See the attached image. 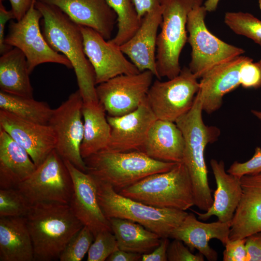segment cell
I'll return each mask as SVG.
<instances>
[{"label":"cell","instance_id":"1","mask_svg":"<svg viewBox=\"0 0 261 261\" xmlns=\"http://www.w3.org/2000/svg\"><path fill=\"white\" fill-rule=\"evenodd\" d=\"M35 7L43 15L42 32L48 44L71 63L83 102L98 101L94 71L84 52L79 26L54 5L36 0Z\"/></svg>","mask_w":261,"mask_h":261},{"label":"cell","instance_id":"2","mask_svg":"<svg viewBox=\"0 0 261 261\" xmlns=\"http://www.w3.org/2000/svg\"><path fill=\"white\" fill-rule=\"evenodd\" d=\"M203 111L202 100L197 93L190 109L175 123L184 139L182 162L187 167L191 180L194 205L205 212L212 205L213 198L208 183L204 151L207 145L217 140L220 130L215 126L204 124Z\"/></svg>","mask_w":261,"mask_h":261},{"label":"cell","instance_id":"3","mask_svg":"<svg viewBox=\"0 0 261 261\" xmlns=\"http://www.w3.org/2000/svg\"><path fill=\"white\" fill-rule=\"evenodd\" d=\"M24 217L32 242L34 261L59 260L69 241L84 226L68 204H33Z\"/></svg>","mask_w":261,"mask_h":261},{"label":"cell","instance_id":"4","mask_svg":"<svg viewBox=\"0 0 261 261\" xmlns=\"http://www.w3.org/2000/svg\"><path fill=\"white\" fill-rule=\"evenodd\" d=\"M87 173L116 192L156 173L168 171L177 162L153 159L141 151L102 150L85 159Z\"/></svg>","mask_w":261,"mask_h":261},{"label":"cell","instance_id":"5","mask_svg":"<svg viewBox=\"0 0 261 261\" xmlns=\"http://www.w3.org/2000/svg\"><path fill=\"white\" fill-rule=\"evenodd\" d=\"M121 195L153 207L183 211L194 205L190 177L183 162L121 190Z\"/></svg>","mask_w":261,"mask_h":261},{"label":"cell","instance_id":"6","mask_svg":"<svg viewBox=\"0 0 261 261\" xmlns=\"http://www.w3.org/2000/svg\"><path fill=\"white\" fill-rule=\"evenodd\" d=\"M99 205L104 216L138 223L161 238L169 237L188 214L185 211L149 206L116 192L109 185L94 178Z\"/></svg>","mask_w":261,"mask_h":261},{"label":"cell","instance_id":"7","mask_svg":"<svg viewBox=\"0 0 261 261\" xmlns=\"http://www.w3.org/2000/svg\"><path fill=\"white\" fill-rule=\"evenodd\" d=\"M203 0H160L162 10L161 30L156 44L159 79H172L181 72L179 57L188 41L187 22L189 12Z\"/></svg>","mask_w":261,"mask_h":261},{"label":"cell","instance_id":"8","mask_svg":"<svg viewBox=\"0 0 261 261\" xmlns=\"http://www.w3.org/2000/svg\"><path fill=\"white\" fill-rule=\"evenodd\" d=\"M207 12L203 5L195 6L187 18V42L191 47L188 68L198 79L215 66L245 53L244 49L225 43L209 30L205 23Z\"/></svg>","mask_w":261,"mask_h":261},{"label":"cell","instance_id":"9","mask_svg":"<svg viewBox=\"0 0 261 261\" xmlns=\"http://www.w3.org/2000/svg\"><path fill=\"white\" fill-rule=\"evenodd\" d=\"M16 188L31 205L40 203L69 204L73 184L64 160L54 149Z\"/></svg>","mask_w":261,"mask_h":261},{"label":"cell","instance_id":"10","mask_svg":"<svg viewBox=\"0 0 261 261\" xmlns=\"http://www.w3.org/2000/svg\"><path fill=\"white\" fill-rule=\"evenodd\" d=\"M36 0L21 20L11 21L5 44L17 48L24 53L30 73L36 66L44 63H58L72 69L67 58L53 49L45 40L40 28L43 15L35 7Z\"/></svg>","mask_w":261,"mask_h":261},{"label":"cell","instance_id":"11","mask_svg":"<svg viewBox=\"0 0 261 261\" xmlns=\"http://www.w3.org/2000/svg\"><path fill=\"white\" fill-rule=\"evenodd\" d=\"M197 77L184 67L175 77L162 82L156 80L146 95L147 102L158 119L175 122L191 108L199 90Z\"/></svg>","mask_w":261,"mask_h":261},{"label":"cell","instance_id":"12","mask_svg":"<svg viewBox=\"0 0 261 261\" xmlns=\"http://www.w3.org/2000/svg\"><path fill=\"white\" fill-rule=\"evenodd\" d=\"M83 104V98L78 89L53 110L48 125L56 134L55 149L58 154L64 160L69 161L79 170L87 173L80 153L84 136Z\"/></svg>","mask_w":261,"mask_h":261},{"label":"cell","instance_id":"13","mask_svg":"<svg viewBox=\"0 0 261 261\" xmlns=\"http://www.w3.org/2000/svg\"><path fill=\"white\" fill-rule=\"evenodd\" d=\"M154 74L149 70L121 74L97 85L98 101L108 115L120 116L135 109L146 98Z\"/></svg>","mask_w":261,"mask_h":261},{"label":"cell","instance_id":"14","mask_svg":"<svg viewBox=\"0 0 261 261\" xmlns=\"http://www.w3.org/2000/svg\"><path fill=\"white\" fill-rule=\"evenodd\" d=\"M79 26L83 36L84 52L94 69L96 85L119 75L140 72L126 58L119 46L106 41L91 28Z\"/></svg>","mask_w":261,"mask_h":261},{"label":"cell","instance_id":"15","mask_svg":"<svg viewBox=\"0 0 261 261\" xmlns=\"http://www.w3.org/2000/svg\"><path fill=\"white\" fill-rule=\"evenodd\" d=\"M111 136L105 149L115 152L141 151L149 130L158 119L146 97L134 111L120 116L107 115Z\"/></svg>","mask_w":261,"mask_h":261},{"label":"cell","instance_id":"16","mask_svg":"<svg viewBox=\"0 0 261 261\" xmlns=\"http://www.w3.org/2000/svg\"><path fill=\"white\" fill-rule=\"evenodd\" d=\"M73 184V191L69 205L82 224L90 229L94 237L99 232L111 231L110 222L99 205L94 177L64 160Z\"/></svg>","mask_w":261,"mask_h":261},{"label":"cell","instance_id":"17","mask_svg":"<svg viewBox=\"0 0 261 261\" xmlns=\"http://www.w3.org/2000/svg\"><path fill=\"white\" fill-rule=\"evenodd\" d=\"M0 129L25 149L36 167L55 149L56 134L49 125L27 121L0 110Z\"/></svg>","mask_w":261,"mask_h":261},{"label":"cell","instance_id":"18","mask_svg":"<svg viewBox=\"0 0 261 261\" xmlns=\"http://www.w3.org/2000/svg\"><path fill=\"white\" fill-rule=\"evenodd\" d=\"M248 57L242 55L213 67L202 77L197 92L203 111L210 114L218 110L227 93L240 85V69Z\"/></svg>","mask_w":261,"mask_h":261},{"label":"cell","instance_id":"19","mask_svg":"<svg viewBox=\"0 0 261 261\" xmlns=\"http://www.w3.org/2000/svg\"><path fill=\"white\" fill-rule=\"evenodd\" d=\"M240 181L242 196L231 221V240L261 232V172L244 175Z\"/></svg>","mask_w":261,"mask_h":261},{"label":"cell","instance_id":"20","mask_svg":"<svg viewBox=\"0 0 261 261\" xmlns=\"http://www.w3.org/2000/svg\"><path fill=\"white\" fill-rule=\"evenodd\" d=\"M231 221L205 223L198 220L193 213H188L172 232L170 238L182 241L191 250L196 249L207 260L216 261L218 253L209 242L212 239H217L225 246L230 240Z\"/></svg>","mask_w":261,"mask_h":261},{"label":"cell","instance_id":"21","mask_svg":"<svg viewBox=\"0 0 261 261\" xmlns=\"http://www.w3.org/2000/svg\"><path fill=\"white\" fill-rule=\"evenodd\" d=\"M58 8L74 23L91 28L110 40L117 19L105 0H38Z\"/></svg>","mask_w":261,"mask_h":261},{"label":"cell","instance_id":"22","mask_svg":"<svg viewBox=\"0 0 261 261\" xmlns=\"http://www.w3.org/2000/svg\"><path fill=\"white\" fill-rule=\"evenodd\" d=\"M162 21L161 7L147 13L142 18L140 27L134 35L119 46L140 72L149 70L157 79L156 44L157 31Z\"/></svg>","mask_w":261,"mask_h":261},{"label":"cell","instance_id":"23","mask_svg":"<svg viewBox=\"0 0 261 261\" xmlns=\"http://www.w3.org/2000/svg\"><path fill=\"white\" fill-rule=\"evenodd\" d=\"M210 164L217 185L213 203L205 213L195 212L202 220L215 216L221 222L232 221L242 196L240 178L226 172L222 160L211 159Z\"/></svg>","mask_w":261,"mask_h":261},{"label":"cell","instance_id":"24","mask_svg":"<svg viewBox=\"0 0 261 261\" xmlns=\"http://www.w3.org/2000/svg\"><path fill=\"white\" fill-rule=\"evenodd\" d=\"M185 142L176 123L157 119L152 125L141 152L162 161H183Z\"/></svg>","mask_w":261,"mask_h":261},{"label":"cell","instance_id":"25","mask_svg":"<svg viewBox=\"0 0 261 261\" xmlns=\"http://www.w3.org/2000/svg\"><path fill=\"white\" fill-rule=\"evenodd\" d=\"M36 168L25 149L0 129V189L16 188Z\"/></svg>","mask_w":261,"mask_h":261},{"label":"cell","instance_id":"26","mask_svg":"<svg viewBox=\"0 0 261 261\" xmlns=\"http://www.w3.org/2000/svg\"><path fill=\"white\" fill-rule=\"evenodd\" d=\"M0 261H34L25 217L0 218Z\"/></svg>","mask_w":261,"mask_h":261},{"label":"cell","instance_id":"27","mask_svg":"<svg viewBox=\"0 0 261 261\" xmlns=\"http://www.w3.org/2000/svg\"><path fill=\"white\" fill-rule=\"evenodd\" d=\"M106 113L99 101L83 102L84 136L80 146V153L83 159L105 149L108 145L111 127Z\"/></svg>","mask_w":261,"mask_h":261},{"label":"cell","instance_id":"28","mask_svg":"<svg viewBox=\"0 0 261 261\" xmlns=\"http://www.w3.org/2000/svg\"><path fill=\"white\" fill-rule=\"evenodd\" d=\"M28 62L24 53L13 47L0 57V91L12 95L33 98Z\"/></svg>","mask_w":261,"mask_h":261},{"label":"cell","instance_id":"29","mask_svg":"<svg viewBox=\"0 0 261 261\" xmlns=\"http://www.w3.org/2000/svg\"><path fill=\"white\" fill-rule=\"evenodd\" d=\"M119 249L142 255L152 252L161 237L142 225L125 219L108 218Z\"/></svg>","mask_w":261,"mask_h":261},{"label":"cell","instance_id":"30","mask_svg":"<svg viewBox=\"0 0 261 261\" xmlns=\"http://www.w3.org/2000/svg\"><path fill=\"white\" fill-rule=\"evenodd\" d=\"M0 110L32 122L48 125L53 109L48 103L0 91Z\"/></svg>","mask_w":261,"mask_h":261},{"label":"cell","instance_id":"31","mask_svg":"<svg viewBox=\"0 0 261 261\" xmlns=\"http://www.w3.org/2000/svg\"><path fill=\"white\" fill-rule=\"evenodd\" d=\"M117 16V31L115 36L108 40L120 46L129 40L140 27L142 20L132 0H105Z\"/></svg>","mask_w":261,"mask_h":261},{"label":"cell","instance_id":"32","mask_svg":"<svg viewBox=\"0 0 261 261\" xmlns=\"http://www.w3.org/2000/svg\"><path fill=\"white\" fill-rule=\"evenodd\" d=\"M224 21L235 33L246 37L261 46V20L248 13L228 12Z\"/></svg>","mask_w":261,"mask_h":261},{"label":"cell","instance_id":"33","mask_svg":"<svg viewBox=\"0 0 261 261\" xmlns=\"http://www.w3.org/2000/svg\"><path fill=\"white\" fill-rule=\"evenodd\" d=\"M31 204L16 188L0 189V218L25 217Z\"/></svg>","mask_w":261,"mask_h":261},{"label":"cell","instance_id":"34","mask_svg":"<svg viewBox=\"0 0 261 261\" xmlns=\"http://www.w3.org/2000/svg\"><path fill=\"white\" fill-rule=\"evenodd\" d=\"M94 240L91 231L84 226L69 241L61 252L60 261H81Z\"/></svg>","mask_w":261,"mask_h":261},{"label":"cell","instance_id":"35","mask_svg":"<svg viewBox=\"0 0 261 261\" xmlns=\"http://www.w3.org/2000/svg\"><path fill=\"white\" fill-rule=\"evenodd\" d=\"M117 244L112 232L104 231L94 237L87 254V261H104L116 249Z\"/></svg>","mask_w":261,"mask_h":261},{"label":"cell","instance_id":"36","mask_svg":"<svg viewBox=\"0 0 261 261\" xmlns=\"http://www.w3.org/2000/svg\"><path fill=\"white\" fill-rule=\"evenodd\" d=\"M240 85L245 88L261 87V59L257 62L248 57L240 69Z\"/></svg>","mask_w":261,"mask_h":261},{"label":"cell","instance_id":"37","mask_svg":"<svg viewBox=\"0 0 261 261\" xmlns=\"http://www.w3.org/2000/svg\"><path fill=\"white\" fill-rule=\"evenodd\" d=\"M228 173L241 178L246 174L261 172V148L257 146L252 157L244 162L234 161L227 171Z\"/></svg>","mask_w":261,"mask_h":261},{"label":"cell","instance_id":"38","mask_svg":"<svg viewBox=\"0 0 261 261\" xmlns=\"http://www.w3.org/2000/svg\"><path fill=\"white\" fill-rule=\"evenodd\" d=\"M184 243L179 240L174 239L170 243L167 255L169 261H204V256L199 252L193 254L186 247Z\"/></svg>","mask_w":261,"mask_h":261},{"label":"cell","instance_id":"39","mask_svg":"<svg viewBox=\"0 0 261 261\" xmlns=\"http://www.w3.org/2000/svg\"><path fill=\"white\" fill-rule=\"evenodd\" d=\"M246 242V238L229 240L224 246L223 261H247Z\"/></svg>","mask_w":261,"mask_h":261},{"label":"cell","instance_id":"40","mask_svg":"<svg viewBox=\"0 0 261 261\" xmlns=\"http://www.w3.org/2000/svg\"><path fill=\"white\" fill-rule=\"evenodd\" d=\"M247 261H261V232L246 238Z\"/></svg>","mask_w":261,"mask_h":261},{"label":"cell","instance_id":"41","mask_svg":"<svg viewBox=\"0 0 261 261\" xmlns=\"http://www.w3.org/2000/svg\"><path fill=\"white\" fill-rule=\"evenodd\" d=\"M4 0H0V53H6L13 47L5 43L4 31L6 23L13 19H15L14 14L12 10H7L3 4Z\"/></svg>","mask_w":261,"mask_h":261},{"label":"cell","instance_id":"42","mask_svg":"<svg viewBox=\"0 0 261 261\" xmlns=\"http://www.w3.org/2000/svg\"><path fill=\"white\" fill-rule=\"evenodd\" d=\"M169 237L161 238L160 242L152 252L142 255V261H167V252L170 244Z\"/></svg>","mask_w":261,"mask_h":261},{"label":"cell","instance_id":"43","mask_svg":"<svg viewBox=\"0 0 261 261\" xmlns=\"http://www.w3.org/2000/svg\"><path fill=\"white\" fill-rule=\"evenodd\" d=\"M141 19L147 13L160 6V0H132Z\"/></svg>","mask_w":261,"mask_h":261},{"label":"cell","instance_id":"44","mask_svg":"<svg viewBox=\"0 0 261 261\" xmlns=\"http://www.w3.org/2000/svg\"><path fill=\"white\" fill-rule=\"evenodd\" d=\"M35 0H9L15 19L21 20L26 14Z\"/></svg>","mask_w":261,"mask_h":261},{"label":"cell","instance_id":"45","mask_svg":"<svg viewBox=\"0 0 261 261\" xmlns=\"http://www.w3.org/2000/svg\"><path fill=\"white\" fill-rule=\"evenodd\" d=\"M142 255L118 248L106 260L108 261H137L142 260Z\"/></svg>","mask_w":261,"mask_h":261},{"label":"cell","instance_id":"46","mask_svg":"<svg viewBox=\"0 0 261 261\" xmlns=\"http://www.w3.org/2000/svg\"><path fill=\"white\" fill-rule=\"evenodd\" d=\"M220 0H206L203 6L207 12H211L215 11L218 7Z\"/></svg>","mask_w":261,"mask_h":261},{"label":"cell","instance_id":"47","mask_svg":"<svg viewBox=\"0 0 261 261\" xmlns=\"http://www.w3.org/2000/svg\"><path fill=\"white\" fill-rule=\"evenodd\" d=\"M251 112L255 116L261 121V111L252 110Z\"/></svg>","mask_w":261,"mask_h":261},{"label":"cell","instance_id":"48","mask_svg":"<svg viewBox=\"0 0 261 261\" xmlns=\"http://www.w3.org/2000/svg\"><path fill=\"white\" fill-rule=\"evenodd\" d=\"M258 3L260 9L261 10V0H258Z\"/></svg>","mask_w":261,"mask_h":261}]
</instances>
